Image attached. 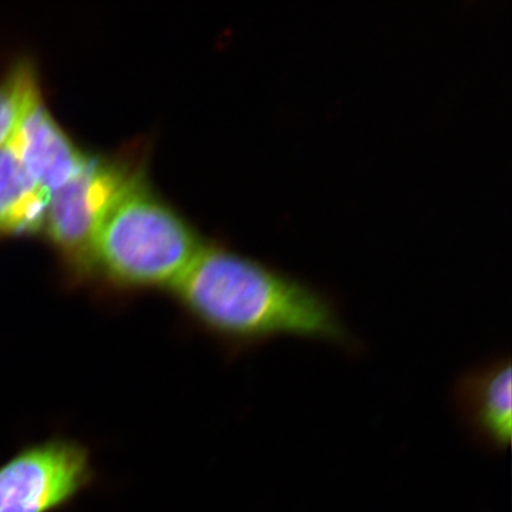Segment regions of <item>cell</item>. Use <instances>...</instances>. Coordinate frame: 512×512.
Instances as JSON below:
<instances>
[{
	"mask_svg": "<svg viewBox=\"0 0 512 512\" xmlns=\"http://www.w3.org/2000/svg\"><path fill=\"white\" fill-rule=\"evenodd\" d=\"M49 195L8 145L0 147V234L30 235L46 227Z\"/></svg>",
	"mask_w": 512,
	"mask_h": 512,
	"instance_id": "obj_7",
	"label": "cell"
},
{
	"mask_svg": "<svg viewBox=\"0 0 512 512\" xmlns=\"http://www.w3.org/2000/svg\"><path fill=\"white\" fill-rule=\"evenodd\" d=\"M509 357L484 364L457 383L454 399L460 416L478 443L503 452L511 444L512 388Z\"/></svg>",
	"mask_w": 512,
	"mask_h": 512,
	"instance_id": "obj_6",
	"label": "cell"
},
{
	"mask_svg": "<svg viewBox=\"0 0 512 512\" xmlns=\"http://www.w3.org/2000/svg\"><path fill=\"white\" fill-rule=\"evenodd\" d=\"M41 98L34 66L19 61L0 81V147L8 144L24 114Z\"/></svg>",
	"mask_w": 512,
	"mask_h": 512,
	"instance_id": "obj_8",
	"label": "cell"
},
{
	"mask_svg": "<svg viewBox=\"0 0 512 512\" xmlns=\"http://www.w3.org/2000/svg\"><path fill=\"white\" fill-rule=\"evenodd\" d=\"M85 447L55 439L27 448L0 467V512H51L91 483Z\"/></svg>",
	"mask_w": 512,
	"mask_h": 512,
	"instance_id": "obj_4",
	"label": "cell"
},
{
	"mask_svg": "<svg viewBox=\"0 0 512 512\" xmlns=\"http://www.w3.org/2000/svg\"><path fill=\"white\" fill-rule=\"evenodd\" d=\"M6 145L49 196L78 175L89 160L56 123L42 96L24 114Z\"/></svg>",
	"mask_w": 512,
	"mask_h": 512,
	"instance_id": "obj_5",
	"label": "cell"
},
{
	"mask_svg": "<svg viewBox=\"0 0 512 512\" xmlns=\"http://www.w3.org/2000/svg\"><path fill=\"white\" fill-rule=\"evenodd\" d=\"M140 181L142 177L124 163L89 158L78 175L49 196L44 229L70 270L80 275L96 271L95 246L102 224Z\"/></svg>",
	"mask_w": 512,
	"mask_h": 512,
	"instance_id": "obj_3",
	"label": "cell"
},
{
	"mask_svg": "<svg viewBox=\"0 0 512 512\" xmlns=\"http://www.w3.org/2000/svg\"><path fill=\"white\" fill-rule=\"evenodd\" d=\"M170 291L198 322L239 343L292 336L360 348L329 294L224 248L203 246Z\"/></svg>",
	"mask_w": 512,
	"mask_h": 512,
	"instance_id": "obj_1",
	"label": "cell"
},
{
	"mask_svg": "<svg viewBox=\"0 0 512 512\" xmlns=\"http://www.w3.org/2000/svg\"><path fill=\"white\" fill-rule=\"evenodd\" d=\"M202 248L189 224L153 196L142 179L102 224L95 268L121 287L171 290Z\"/></svg>",
	"mask_w": 512,
	"mask_h": 512,
	"instance_id": "obj_2",
	"label": "cell"
}]
</instances>
